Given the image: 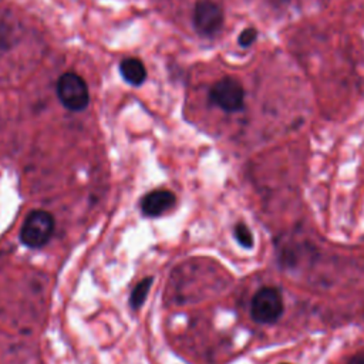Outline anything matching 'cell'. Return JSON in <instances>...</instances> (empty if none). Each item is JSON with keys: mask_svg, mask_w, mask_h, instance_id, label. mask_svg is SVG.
<instances>
[{"mask_svg": "<svg viewBox=\"0 0 364 364\" xmlns=\"http://www.w3.org/2000/svg\"><path fill=\"white\" fill-rule=\"evenodd\" d=\"M287 290L279 282L266 279L257 283L249 294L247 313L253 324L273 330L286 323V316L291 309Z\"/></svg>", "mask_w": 364, "mask_h": 364, "instance_id": "obj_1", "label": "cell"}, {"mask_svg": "<svg viewBox=\"0 0 364 364\" xmlns=\"http://www.w3.org/2000/svg\"><path fill=\"white\" fill-rule=\"evenodd\" d=\"M55 222L54 216L43 209H33L24 219L20 229V242L30 249H40L46 246L53 233Z\"/></svg>", "mask_w": 364, "mask_h": 364, "instance_id": "obj_2", "label": "cell"}, {"mask_svg": "<svg viewBox=\"0 0 364 364\" xmlns=\"http://www.w3.org/2000/svg\"><path fill=\"white\" fill-rule=\"evenodd\" d=\"M209 102L219 109L235 114L245 109L246 92L242 82L235 77H222L209 88Z\"/></svg>", "mask_w": 364, "mask_h": 364, "instance_id": "obj_3", "label": "cell"}, {"mask_svg": "<svg viewBox=\"0 0 364 364\" xmlns=\"http://www.w3.org/2000/svg\"><path fill=\"white\" fill-rule=\"evenodd\" d=\"M57 97L64 108L74 112L84 111L90 102L87 82L75 73H64L58 78Z\"/></svg>", "mask_w": 364, "mask_h": 364, "instance_id": "obj_4", "label": "cell"}, {"mask_svg": "<svg viewBox=\"0 0 364 364\" xmlns=\"http://www.w3.org/2000/svg\"><path fill=\"white\" fill-rule=\"evenodd\" d=\"M223 10L212 0H199L193 9V27L202 37H215L223 26Z\"/></svg>", "mask_w": 364, "mask_h": 364, "instance_id": "obj_5", "label": "cell"}, {"mask_svg": "<svg viewBox=\"0 0 364 364\" xmlns=\"http://www.w3.org/2000/svg\"><path fill=\"white\" fill-rule=\"evenodd\" d=\"M176 203V196L168 189H156L148 192L141 199V212L148 218H158L172 209Z\"/></svg>", "mask_w": 364, "mask_h": 364, "instance_id": "obj_6", "label": "cell"}, {"mask_svg": "<svg viewBox=\"0 0 364 364\" xmlns=\"http://www.w3.org/2000/svg\"><path fill=\"white\" fill-rule=\"evenodd\" d=\"M119 74L122 80L134 87H139L146 80V68L139 58L127 57L119 63Z\"/></svg>", "mask_w": 364, "mask_h": 364, "instance_id": "obj_7", "label": "cell"}, {"mask_svg": "<svg viewBox=\"0 0 364 364\" xmlns=\"http://www.w3.org/2000/svg\"><path fill=\"white\" fill-rule=\"evenodd\" d=\"M328 364H364V341L343 348Z\"/></svg>", "mask_w": 364, "mask_h": 364, "instance_id": "obj_8", "label": "cell"}, {"mask_svg": "<svg viewBox=\"0 0 364 364\" xmlns=\"http://www.w3.org/2000/svg\"><path fill=\"white\" fill-rule=\"evenodd\" d=\"M152 283H154V279H152L151 276H146L145 279H142L141 282H138L136 286L132 289V293H131V296H129V306H131L134 310H138V309L144 304V301H145V299H146V296H148V293H149V289H151Z\"/></svg>", "mask_w": 364, "mask_h": 364, "instance_id": "obj_9", "label": "cell"}, {"mask_svg": "<svg viewBox=\"0 0 364 364\" xmlns=\"http://www.w3.org/2000/svg\"><path fill=\"white\" fill-rule=\"evenodd\" d=\"M256 40H257V30L253 27H246L245 30L240 31V34L237 37V43L243 48L250 47Z\"/></svg>", "mask_w": 364, "mask_h": 364, "instance_id": "obj_10", "label": "cell"}, {"mask_svg": "<svg viewBox=\"0 0 364 364\" xmlns=\"http://www.w3.org/2000/svg\"><path fill=\"white\" fill-rule=\"evenodd\" d=\"M236 239L239 240L240 245L243 246H252V235L249 232V229L245 226V225H239L236 226Z\"/></svg>", "mask_w": 364, "mask_h": 364, "instance_id": "obj_11", "label": "cell"}]
</instances>
